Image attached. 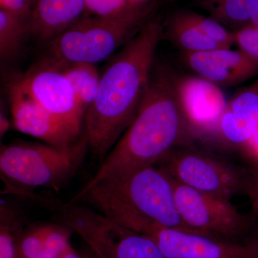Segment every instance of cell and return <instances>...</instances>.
<instances>
[{
  "mask_svg": "<svg viewBox=\"0 0 258 258\" xmlns=\"http://www.w3.org/2000/svg\"><path fill=\"white\" fill-rule=\"evenodd\" d=\"M175 88L194 138H212L227 106L221 88L197 76H175Z\"/></svg>",
  "mask_w": 258,
  "mask_h": 258,
  "instance_id": "10",
  "label": "cell"
},
{
  "mask_svg": "<svg viewBox=\"0 0 258 258\" xmlns=\"http://www.w3.org/2000/svg\"><path fill=\"white\" fill-rule=\"evenodd\" d=\"M62 71L74 88L81 109L86 115L96 99L101 75L96 64L87 62H64L47 57Z\"/></svg>",
  "mask_w": 258,
  "mask_h": 258,
  "instance_id": "15",
  "label": "cell"
},
{
  "mask_svg": "<svg viewBox=\"0 0 258 258\" xmlns=\"http://www.w3.org/2000/svg\"><path fill=\"white\" fill-rule=\"evenodd\" d=\"M249 24L258 26V2L257 6H256L255 10H254L253 15H252V18H251Z\"/></svg>",
  "mask_w": 258,
  "mask_h": 258,
  "instance_id": "29",
  "label": "cell"
},
{
  "mask_svg": "<svg viewBox=\"0 0 258 258\" xmlns=\"http://www.w3.org/2000/svg\"><path fill=\"white\" fill-rule=\"evenodd\" d=\"M194 140L176 94L175 74L165 68H156L133 121L81 190L156 166L172 149L191 146Z\"/></svg>",
  "mask_w": 258,
  "mask_h": 258,
  "instance_id": "2",
  "label": "cell"
},
{
  "mask_svg": "<svg viewBox=\"0 0 258 258\" xmlns=\"http://www.w3.org/2000/svg\"><path fill=\"white\" fill-rule=\"evenodd\" d=\"M95 255H96V254H95ZM93 258H99V257H97V256L96 255V256H95V257H93Z\"/></svg>",
  "mask_w": 258,
  "mask_h": 258,
  "instance_id": "30",
  "label": "cell"
},
{
  "mask_svg": "<svg viewBox=\"0 0 258 258\" xmlns=\"http://www.w3.org/2000/svg\"><path fill=\"white\" fill-rule=\"evenodd\" d=\"M171 180L176 208L190 230L235 242L252 230L254 217L241 213L231 200L192 189L172 178Z\"/></svg>",
  "mask_w": 258,
  "mask_h": 258,
  "instance_id": "7",
  "label": "cell"
},
{
  "mask_svg": "<svg viewBox=\"0 0 258 258\" xmlns=\"http://www.w3.org/2000/svg\"><path fill=\"white\" fill-rule=\"evenodd\" d=\"M70 202L90 204L142 235L156 226L191 231L176 208L171 178L157 166L103 180L81 190Z\"/></svg>",
  "mask_w": 258,
  "mask_h": 258,
  "instance_id": "3",
  "label": "cell"
},
{
  "mask_svg": "<svg viewBox=\"0 0 258 258\" xmlns=\"http://www.w3.org/2000/svg\"><path fill=\"white\" fill-rule=\"evenodd\" d=\"M15 128L52 147L69 149L81 134L40 106L15 76L7 85Z\"/></svg>",
  "mask_w": 258,
  "mask_h": 258,
  "instance_id": "9",
  "label": "cell"
},
{
  "mask_svg": "<svg viewBox=\"0 0 258 258\" xmlns=\"http://www.w3.org/2000/svg\"><path fill=\"white\" fill-rule=\"evenodd\" d=\"M247 178L245 195L252 205V216L258 220V161H250L247 168Z\"/></svg>",
  "mask_w": 258,
  "mask_h": 258,
  "instance_id": "23",
  "label": "cell"
},
{
  "mask_svg": "<svg viewBox=\"0 0 258 258\" xmlns=\"http://www.w3.org/2000/svg\"><path fill=\"white\" fill-rule=\"evenodd\" d=\"M154 3L111 19L83 17L49 41L48 55L64 62L96 64L123 47L150 21Z\"/></svg>",
  "mask_w": 258,
  "mask_h": 258,
  "instance_id": "5",
  "label": "cell"
},
{
  "mask_svg": "<svg viewBox=\"0 0 258 258\" xmlns=\"http://www.w3.org/2000/svg\"><path fill=\"white\" fill-rule=\"evenodd\" d=\"M28 33L27 20L0 8V57L2 61L13 60L21 50Z\"/></svg>",
  "mask_w": 258,
  "mask_h": 258,
  "instance_id": "18",
  "label": "cell"
},
{
  "mask_svg": "<svg viewBox=\"0 0 258 258\" xmlns=\"http://www.w3.org/2000/svg\"><path fill=\"white\" fill-rule=\"evenodd\" d=\"M234 34L235 44L240 50L258 58V26L248 24Z\"/></svg>",
  "mask_w": 258,
  "mask_h": 258,
  "instance_id": "22",
  "label": "cell"
},
{
  "mask_svg": "<svg viewBox=\"0 0 258 258\" xmlns=\"http://www.w3.org/2000/svg\"><path fill=\"white\" fill-rule=\"evenodd\" d=\"M258 128V79L227 101L212 139L225 147L244 149Z\"/></svg>",
  "mask_w": 258,
  "mask_h": 258,
  "instance_id": "13",
  "label": "cell"
},
{
  "mask_svg": "<svg viewBox=\"0 0 258 258\" xmlns=\"http://www.w3.org/2000/svg\"><path fill=\"white\" fill-rule=\"evenodd\" d=\"M246 244L249 249V258H258V232Z\"/></svg>",
  "mask_w": 258,
  "mask_h": 258,
  "instance_id": "26",
  "label": "cell"
},
{
  "mask_svg": "<svg viewBox=\"0 0 258 258\" xmlns=\"http://www.w3.org/2000/svg\"><path fill=\"white\" fill-rule=\"evenodd\" d=\"M183 60L197 76L220 88L241 84L258 74V58L240 49L183 52Z\"/></svg>",
  "mask_w": 258,
  "mask_h": 258,
  "instance_id": "12",
  "label": "cell"
},
{
  "mask_svg": "<svg viewBox=\"0 0 258 258\" xmlns=\"http://www.w3.org/2000/svg\"><path fill=\"white\" fill-rule=\"evenodd\" d=\"M164 34L183 52L194 53L221 48L191 23L184 13L172 17Z\"/></svg>",
  "mask_w": 258,
  "mask_h": 258,
  "instance_id": "16",
  "label": "cell"
},
{
  "mask_svg": "<svg viewBox=\"0 0 258 258\" xmlns=\"http://www.w3.org/2000/svg\"><path fill=\"white\" fill-rule=\"evenodd\" d=\"M258 0H207L211 18L234 32L248 25Z\"/></svg>",
  "mask_w": 258,
  "mask_h": 258,
  "instance_id": "17",
  "label": "cell"
},
{
  "mask_svg": "<svg viewBox=\"0 0 258 258\" xmlns=\"http://www.w3.org/2000/svg\"><path fill=\"white\" fill-rule=\"evenodd\" d=\"M0 258H18V243L23 233L20 213L8 206H1Z\"/></svg>",
  "mask_w": 258,
  "mask_h": 258,
  "instance_id": "19",
  "label": "cell"
},
{
  "mask_svg": "<svg viewBox=\"0 0 258 258\" xmlns=\"http://www.w3.org/2000/svg\"><path fill=\"white\" fill-rule=\"evenodd\" d=\"M163 36L164 27L151 20L101 75L96 99L84 118L88 147L95 157L104 159L135 118Z\"/></svg>",
  "mask_w": 258,
  "mask_h": 258,
  "instance_id": "1",
  "label": "cell"
},
{
  "mask_svg": "<svg viewBox=\"0 0 258 258\" xmlns=\"http://www.w3.org/2000/svg\"><path fill=\"white\" fill-rule=\"evenodd\" d=\"M37 0H0V8L8 10L28 21Z\"/></svg>",
  "mask_w": 258,
  "mask_h": 258,
  "instance_id": "24",
  "label": "cell"
},
{
  "mask_svg": "<svg viewBox=\"0 0 258 258\" xmlns=\"http://www.w3.org/2000/svg\"><path fill=\"white\" fill-rule=\"evenodd\" d=\"M17 77L40 106L81 134L85 113L71 83L55 64L45 57Z\"/></svg>",
  "mask_w": 258,
  "mask_h": 258,
  "instance_id": "8",
  "label": "cell"
},
{
  "mask_svg": "<svg viewBox=\"0 0 258 258\" xmlns=\"http://www.w3.org/2000/svg\"><path fill=\"white\" fill-rule=\"evenodd\" d=\"M86 13L85 0H37L27 21L28 33L49 42Z\"/></svg>",
  "mask_w": 258,
  "mask_h": 258,
  "instance_id": "14",
  "label": "cell"
},
{
  "mask_svg": "<svg viewBox=\"0 0 258 258\" xmlns=\"http://www.w3.org/2000/svg\"><path fill=\"white\" fill-rule=\"evenodd\" d=\"M138 8V7H137ZM127 0H85L88 17L103 19L118 18L133 9Z\"/></svg>",
  "mask_w": 258,
  "mask_h": 258,
  "instance_id": "21",
  "label": "cell"
},
{
  "mask_svg": "<svg viewBox=\"0 0 258 258\" xmlns=\"http://www.w3.org/2000/svg\"><path fill=\"white\" fill-rule=\"evenodd\" d=\"M146 236L166 258H249L247 244L215 238L191 231L156 226Z\"/></svg>",
  "mask_w": 258,
  "mask_h": 258,
  "instance_id": "11",
  "label": "cell"
},
{
  "mask_svg": "<svg viewBox=\"0 0 258 258\" xmlns=\"http://www.w3.org/2000/svg\"><path fill=\"white\" fill-rule=\"evenodd\" d=\"M157 166L180 184L231 200L245 195L247 168L232 164L191 146L172 149Z\"/></svg>",
  "mask_w": 258,
  "mask_h": 258,
  "instance_id": "6",
  "label": "cell"
},
{
  "mask_svg": "<svg viewBox=\"0 0 258 258\" xmlns=\"http://www.w3.org/2000/svg\"><path fill=\"white\" fill-rule=\"evenodd\" d=\"M243 149L250 161H258V128Z\"/></svg>",
  "mask_w": 258,
  "mask_h": 258,
  "instance_id": "25",
  "label": "cell"
},
{
  "mask_svg": "<svg viewBox=\"0 0 258 258\" xmlns=\"http://www.w3.org/2000/svg\"><path fill=\"white\" fill-rule=\"evenodd\" d=\"M87 138L67 149L29 143L5 147L0 154V171L8 191L32 198L31 190L58 191L76 174L84 161Z\"/></svg>",
  "mask_w": 258,
  "mask_h": 258,
  "instance_id": "4",
  "label": "cell"
},
{
  "mask_svg": "<svg viewBox=\"0 0 258 258\" xmlns=\"http://www.w3.org/2000/svg\"><path fill=\"white\" fill-rule=\"evenodd\" d=\"M186 18L194 24L204 35L217 43L219 46L231 48L235 44V34L221 23L212 18L190 12L184 13Z\"/></svg>",
  "mask_w": 258,
  "mask_h": 258,
  "instance_id": "20",
  "label": "cell"
},
{
  "mask_svg": "<svg viewBox=\"0 0 258 258\" xmlns=\"http://www.w3.org/2000/svg\"><path fill=\"white\" fill-rule=\"evenodd\" d=\"M9 122H8V119L5 118V115H3V113L1 114V136H3V134H4L5 132H7V131L9 128Z\"/></svg>",
  "mask_w": 258,
  "mask_h": 258,
  "instance_id": "28",
  "label": "cell"
},
{
  "mask_svg": "<svg viewBox=\"0 0 258 258\" xmlns=\"http://www.w3.org/2000/svg\"><path fill=\"white\" fill-rule=\"evenodd\" d=\"M127 1L128 2L129 4L132 5V7H134V8L144 6V5L153 3V0H127Z\"/></svg>",
  "mask_w": 258,
  "mask_h": 258,
  "instance_id": "27",
  "label": "cell"
}]
</instances>
